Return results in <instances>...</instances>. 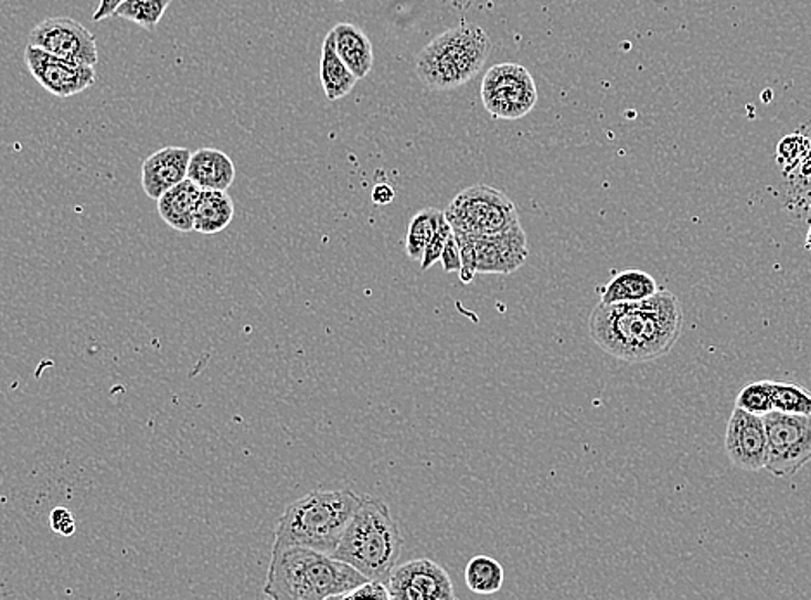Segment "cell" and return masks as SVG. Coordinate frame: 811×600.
<instances>
[{"instance_id": "9a60e30c", "label": "cell", "mask_w": 811, "mask_h": 600, "mask_svg": "<svg viewBox=\"0 0 811 600\" xmlns=\"http://www.w3.org/2000/svg\"><path fill=\"white\" fill-rule=\"evenodd\" d=\"M201 193L203 189L194 184L191 179H185L184 182L167 191L158 200V213H160L161 221L179 233H192Z\"/></svg>"}, {"instance_id": "484cf974", "label": "cell", "mask_w": 811, "mask_h": 600, "mask_svg": "<svg viewBox=\"0 0 811 600\" xmlns=\"http://www.w3.org/2000/svg\"><path fill=\"white\" fill-rule=\"evenodd\" d=\"M810 149V140L807 137L801 133H791V136L783 137L777 146V158H779V163L783 164V169L791 170L800 167Z\"/></svg>"}, {"instance_id": "d590c367", "label": "cell", "mask_w": 811, "mask_h": 600, "mask_svg": "<svg viewBox=\"0 0 811 600\" xmlns=\"http://www.w3.org/2000/svg\"><path fill=\"white\" fill-rule=\"evenodd\" d=\"M807 248H808V249H811V227H810V231H808V236H807Z\"/></svg>"}, {"instance_id": "e575fe53", "label": "cell", "mask_w": 811, "mask_h": 600, "mask_svg": "<svg viewBox=\"0 0 811 600\" xmlns=\"http://www.w3.org/2000/svg\"><path fill=\"white\" fill-rule=\"evenodd\" d=\"M444 2L456 6L457 9H466L468 4H471V0H444Z\"/></svg>"}, {"instance_id": "8992f818", "label": "cell", "mask_w": 811, "mask_h": 600, "mask_svg": "<svg viewBox=\"0 0 811 600\" xmlns=\"http://www.w3.org/2000/svg\"><path fill=\"white\" fill-rule=\"evenodd\" d=\"M453 233L468 236H492L520 222L516 204L492 185H471L453 197L445 210Z\"/></svg>"}, {"instance_id": "d4e9b609", "label": "cell", "mask_w": 811, "mask_h": 600, "mask_svg": "<svg viewBox=\"0 0 811 600\" xmlns=\"http://www.w3.org/2000/svg\"><path fill=\"white\" fill-rule=\"evenodd\" d=\"M736 407L761 417L767 416L771 410H776L773 397H771V381H758V383H751V385L740 389L739 395H737Z\"/></svg>"}, {"instance_id": "f546056e", "label": "cell", "mask_w": 811, "mask_h": 600, "mask_svg": "<svg viewBox=\"0 0 811 600\" xmlns=\"http://www.w3.org/2000/svg\"><path fill=\"white\" fill-rule=\"evenodd\" d=\"M51 528L61 536H73L76 532L75 516L66 507H56L51 511Z\"/></svg>"}, {"instance_id": "d6986e66", "label": "cell", "mask_w": 811, "mask_h": 600, "mask_svg": "<svg viewBox=\"0 0 811 600\" xmlns=\"http://www.w3.org/2000/svg\"><path fill=\"white\" fill-rule=\"evenodd\" d=\"M660 291L654 277L643 270L628 268L616 274L608 285L599 289L600 303H632V301L648 300Z\"/></svg>"}, {"instance_id": "4fadbf2b", "label": "cell", "mask_w": 811, "mask_h": 600, "mask_svg": "<svg viewBox=\"0 0 811 600\" xmlns=\"http://www.w3.org/2000/svg\"><path fill=\"white\" fill-rule=\"evenodd\" d=\"M476 249L478 274L509 276L526 264L530 248L523 225L517 222L504 233L492 236H472Z\"/></svg>"}, {"instance_id": "603a6c76", "label": "cell", "mask_w": 811, "mask_h": 600, "mask_svg": "<svg viewBox=\"0 0 811 600\" xmlns=\"http://www.w3.org/2000/svg\"><path fill=\"white\" fill-rule=\"evenodd\" d=\"M173 0H125L115 18L132 21L148 32H154Z\"/></svg>"}, {"instance_id": "d6a6232c", "label": "cell", "mask_w": 811, "mask_h": 600, "mask_svg": "<svg viewBox=\"0 0 811 600\" xmlns=\"http://www.w3.org/2000/svg\"><path fill=\"white\" fill-rule=\"evenodd\" d=\"M395 200V189L390 184H377L372 189V201L376 204H390Z\"/></svg>"}, {"instance_id": "1f68e13d", "label": "cell", "mask_w": 811, "mask_h": 600, "mask_svg": "<svg viewBox=\"0 0 811 600\" xmlns=\"http://www.w3.org/2000/svg\"><path fill=\"white\" fill-rule=\"evenodd\" d=\"M125 0H100L99 8L94 12V21H103L106 18H115V12L118 11Z\"/></svg>"}, {"instance_id": "30bf717a", "label": "cell", "mask_w": 811, "mask_h": 600, "mask_svg": "<svg viewBox=\"0 0 811 600\" xmlns=\"http://www.w3.org/2000/svg\"><path fill=\"white\" fill-rule=\"evenodd\" d=\"M24 63L42 88L61 99L84 93L96 84L94 66L70 63L32 44L24 47Z\"/></svg>"}, {"instance_id": "4316f807", "label": "cell", "mask_w": 811, "mask_h": 600, "mask_svg": "<svg viewBox=\"0 0 811 600\" xmlns=\"http://www.w3.org/2000/svg\"><path fill=\"white\" fill-rule=\"evenodd\" d=\"M452 236V225L448 224L447 216H444L440 225L436 228L435 236L429 240L428 248L424 251L423 260H420V268L423 270H428L436 261H440L441 255H444L445 248H447L448 239Z\"/></svg>"}, {"instance_id": "7a4b0ae2", "label": "cell", "mask_w": 811, "mask_h": 600, "mask_svg": "<svg viewBox=\"0 0 811 600\" xmlns=\"http://www.w3.org/2000/svg\"><path fill=\"white\" fill-rule=\"evenodd\" d=\"M359 569L301 545H274L264 593L274 600L343 599L367 583Z\"/></svg>"}, {"instance_id": "3957f363", "label": "cell", "mask_w": 811, "mask_h": 600, "mask_svg": "<svg viewBox=\"0 0 811 600\" xmlns=\"http://www.w3.org/2000/svg\"><path fill=\"white\" fill-rule=\"evenodd\" d=\"M362 502L364 496L352 490L308 493L277 521L274 545H301L332 556Z\"/></svg>"}, {"instance_id": "7402d4cb", "label": "cell", "mask_w": 811, "mask_h": 600, "mask_svg": "<svg viewBox=\"0 0 811 600\" xmlns=\"http://www.w3.org/2000/svg\"><path fill=\"white\" fill-rule=\"evenodd\" d=\"M444 216L445 212L438 208H424L414 215L408 224L407 237H405V251L410 260H423L424 251L428 248L429 240L435 236L436 228Z\"/></svg>"}, {"instance_id": "5bb4252c", "label": "cell", "mask_w": 811, "mask_h": 600, "mask_svg": "<svg viewBox=\"0 0 811 600\" xmlns=\"http://www.w3.org/2000/svg\"><path fill=\"white\" fill-rule=\"evenodd\" d=\"M192 152L188 148L170 146L152 152L140 169V182L146 196L160 200L167 191L188 179Z\"/></svg>"}, {"instance_id": "ba28073f", "label": "cell", "mask_w": 811, "mask_h": 600, "mask_svg": "<svg viewBox=\"0 0 811 600\" xmlns=\"http://www.w3.org/2000/svg\"><path fill=\"white\" fill-rule=\"evenodd\" d=\"M481 103L499 120L526 117L538 103V90L532 73L517 63L492 66L481 82Z\"/></svg>"}, {"instance_id": "9c48e42d", "label": "cell", "mask_w": 811, "mask_h": 600, "mask_svg": "<svg viewBox=\"0 0 811 600\" xmlns=\"http://www.w3.org/2000/svg\"><path fill=\"white\" fill-rule=\"evenodd\" d=\"M29 44L76 65L96 66L99 61L94 33L72 18H47L30 32Z\"/></svg>"}, {"instance_id": "83f0119b", "label": "cell", "mask_w": 811, "mask_h": 600, "mask_svg": "<svg viewBox=\"0 0 811 600\" xmlns=\"http://www.w3.org/2000/svg\"><path fill=\"white\" fill-rule=\"evenodd\" d=\"M457 243H459L460 258H462V268H460L459 277L462 285H471L478 274V264H476V249L472 236L468 234L456 233Z\"/></svg>"}, {"instance_id": "cb8c5ba5", "label": "cell", "mask_w": 811, "mask_h": 600, "mask_svg": "<svg viewBox=\"0 0 811 600\" xmlns=\"http://www.w3.org/2000/svg\"><path fill=\"white\" fill-rule=\"evenodd\" d=\"M771 397L773 407L780 413L811 416V393L803 386L771 381Z\"/></svg>"}, {"instance_id": "2e32d148", "label": "cell", "mask_w": 811, "mask_h": 600, "mask_svg": "<svg viewBox=\"0 0 811 600\" xmlns=\"http://www.w3.org/2000/svg\"><path fill=\"white\" fill-rule=\"evenodd\" d=\"M188 179L201 189L227 191L236 179V167L221 149L203 148L192 152Z\"/></svg>"}, {"instance_id": "ffe728a7", "label": "cell", "mask_w": 811, "mask_h": 600, "mask_svg": "<svg viewBox=\"0 0 811 600\" xmlns=\"http://www.w3.org/2000/svg\"><path fill=\"white\" fill-rule=\"evenodd\" d=\"M234 215L236 208L227 191L203 189L194 216V231L206 236L222 233L234 221Z\"/></svg>"}, {"instance_id": "e0dca14e", "label": "cell", "mask_w": 811, "mask_h": 600, "mask_svg": "<svg viewBox=\"0 0 811 600\" xmlns=\"http://www.w3.org/2000/svg\"><path fill=\"white\" fill-rule=\"evenodd\" d=\"M332 32L338 54L344 61V65L355 73L359 81H362L374 66V47L369 41L367 33L352 23L337 24Z\"/></svg>"}, {"instance_id": "836d02e7", "label": "cell", "mask_w": 811, "mask_h": 600, "mask_svg": "<svg viewBox=\"0 0 811 600\" xmlns=\"http://www.w3.org/2000/svg\"><path fill=\"white\" fill-rule=\"evenodd\" d=\"M800 170L804 176H811V149L808 151L807 157L803 158V161H801Z\"/></svg>"}, {"instance_id": "8fae6325", "label": "cell", "mask_w": 811, "mask_h": 600, "mask_svg": "<svg viewBox=\"0 0 811 600\" xmlns=\"http://www.w3.org/2000/svg\"><path fill=\"white\" fill-rule=\"evenodd\" d=\"M395 600H453L452 578L431 559L408 560L396 566L388 581Z\"/></svg>"}, {"instance_id": "ac0fdd59", "label": "cell", "mask_w": 811, "mask_h": 600, "mask_svg": "<svg viewBox=\"0 0 811 600\" xmlns=\"http://www.w3.org/2000/svg\"><path fill=\"white\" fill-rule=\"evenodd\" d=\"M319 76L320 84L324 88L326 97L331 103L346 97L348 94L352 93L356 82H359L355 73L344 65V61L338 54L337 44H334V32L332 30L326 35L324 44H322Z\"/></svg>"}, {"instance_id": "f1b7e54d", "label": "cell", "mask_w": 811, "mask_h": 600, "mask_svg": "<svg viewBox=\"0 0 811 600\" xmlns=\"http://www.w3.org/2000/svg\"><path fill=\"white\" fill-rule=\"evenodd\" d=\"M343 599H392L388 585L383 581L369 580L367 583L360 585L359 589L343 596Z\"/></svg>"}, {"instance_id": "7c38bea8", "label": "cell", "mask_w": 811, "mask_h": 600, "mask_svg": "<svg viewBox=\"0 0 811 600\" xmlns=\"http://www.w3.org/2000/svg\"><path fill=\"white\" fill-rule=\"evenodd\" d=\"M725 452L732 464L744 471L767 468L768 437L764 417L734 408L725 432Z\"/></svg>"}, {"instance_id": "4dcf8cb0", "label": "cell", "mask_w": 811, "mask_h": 600, "mask_svg": "<svg viewBox=\"0 0 811 600\" xmlns=\"http://www.w3.org/2000/svg\"><path fill=\"white\" fill-rule=\"evenodd\" d=\"M444 270L447 274L460 272L462 268V258H460L459 243H457L456 233L448 239L447 248H445L444 255L440 258Z\"/></svg>"}, {"instance_id": "6da1fadb", "label": "cell", "mask_w": 811, "mask_h": 600, "mask_svg": "<svg viewBox=\"0 0 811 600\" xmlns=\"http://www.w3.org/2000/svg\"><path fill=\"white\" fill-rule=\"evenodd\" d=\"M682 328V304L668 289L632 303H599L588 317L594 343L627 364H645L668 355Z\"/></svg>"}, {"instance_id": "5b68a950", "label": "cell", "mask_w": 811, "mask_h": 600, "mask_svg": "<svg viewBox=\"0 0 811 600\" xmlns=\"http://www.w3.org/2000/svg\"><path fill=\"white\" fill-rule=\"evenodd\" d=\"M492 41L476 24L447 30L420 51L416 61L419 81L431 90L462 87L483 69Z\"/></svg>"}, {"instance_id": "277c9868", "label": "cell", "mask_w": 811, "mask_h": 600, "mask_svg": "<svg viewBox=\"0 0 811 600\" xmlns=\"http://www.w3.org/2000/svg\"><path fill=\"white\" fill-rule=\"evenodd\" d=\"M402 545L404 538L388 504L364 496L332 557L359 569L369 580L388 585L401 559Z\"/></svg>"}, {"instance_id": "44dd1931", "label": "cell", "mask_w": 811, "mask_h": 600, "mask_svg": "<svg viewBox=\"0 0 811 600\" xmlns=\"http://www.w3.org/2000/svg\"><path fill=\"white\" fill-rule=\"evenodd\" d=\"M505 572L499 560L490 556H476L466 566V583L471 592L492 596L504 585Z\"/></svg>"}, {"instance_id": "52a82bcc", "label": "cell", "mask_w": 811, "mask_h": 600, "mask_svg": "<svg viewBox=\"0 0 811 600\" xmlns=\"http://www.w3.org/2000/svg\"><path fill=\"white\" fill-rule=\"evenodd\" d=\"M768 437L767 471L789 478L811 462V416L771 410L764 416Z\"/></svg>"}]
</instances>
